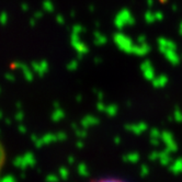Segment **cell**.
<instances>
[{
  "label": "cell",
  "instance_id": "6da1fadb",
  "mask_svg": "<svg viewBox=\"0 0 182 182\" xmlns=\"http://www.w3.org/2000/svg\"><path fill=\"white\" fill-rule=\"evenodd\" d=\"M114 43L119 47V50L124 52L127 54H133V48H134V44H133L132 40L128 36L124 35L122 33H116L113 36Z\"/></svg>",
  "mask_w": 182,
  "mask_h": 182
},
{
  "label": "cell",
  "instance_id": "7a4b0ae2",
  "mask_svg": "<svg viewBox=\"0 0 182 182\" xmlns=\"http://www.w3.org/2000/svg\"><path fill=\"white\" fill-rule=\"evenodd\" d=\"M161 141H163V144L166 145V150H168L169 153H175L178 150V145L173 139V135L168 131H163L161 132Z\"/></svg>",
  "mask_w": 182,
  "mask_h": 182
},
{
  "label": "cell",
  "instance_id": "3957f363",
  "mask_svg": "<svg viewBox=\"0 0 182 182\" xmlns=\"http://www.w3.org/2000/svg\"><path fill=\"white\" fill-rule=\"evenodd\" d=\"M141 74L144 76V78L149 81H153L156 78L155 76V69L153 67V64H151L150 60H144V62L141 64Z\"/></svg>",
  "mask_w": 182,
  "mask_h": 182
},
{
  "label": "cell",
  "instance_id": "277c9868",
  "mask_svg": "<svg viewBox=\"0 0 182 182\" xmlns=\"http://www.w3.org/2000/svg\"><path fill=\"white\" fill-rule=\"evenodd\" d=\"M70 43H72V47L75 48V50H76L78 54H82V55H84V54H87L89 52L88 46L80 41L78 34L72 33V37H70Z\"/></svg>",
  "mask_w": 182,
  "mask_h": 182
},
{
  "label": "cell",
  "instance_id": "5b68a950",
  "mask_svg": "<svg viewBox=\"0 0 182 182\" xmlns=\"http://www.w3.org/2000/svg\"><path fill=\"white\" fill-rule=\"evenodd\" d=\"M133 22H134L133 18H131L128 12L124 10V11L121 12L120 15L116 17V19H115V25H116L118 29H123L126 24H133Z\"/></svg>",
  "mask_w": 182,
  "mask_h": 182
},
{
  "label": "cell",
  "instance_id": "8992f818",
  "mask_svg": "<svg viewBox=\"0 0 182 182\" xmlns=\"http://www.w3.org/2000/svg\"><path fill=\"white\" fill-rule=\"evenodd\" d=\"M31 68L38 77H43L48 70V63L46 60H40V62H32Z\"/></svg>",
  "mask_w": 182,
  "mask_h": 182
},
{
  "label": "cell",
  "instance_id": "52a82bcc",
  "mask_svg": "<svg viewBox=\"0 0 182 182\" xmlns=\"http://www.w3.org/2000/svg\"><path fill=\"white\" fill-rule=\"evenodd\" d=\"M57 141V136H56V134H53V133H47V134L43 135L42 137H40V138L37 139V141L34 143L35 144V147L36 148H41V147L43 146H46V145H50L52 144V143H54V141Z\"/></svg>",
  "mask_w": 182,
  "mask_h": 182
},
{
  "label": "cell",
  "instance_id": "ba28073f",
  "mask_svg": "<svg viewBox=\"0 0 182 182\" xmlns=\"http://www.w3.org/2000/svg\"><path fill=\"white\" fill-rule=\"evenodd\" d=\"M148 128L147 124L145 122H139L135 123V124H126L125 125V129L128 131V132H132L136 135H141Z\"/></svg>",
  "mask_w": 182,
  "mask_h": 182
},
{
  "label": "cell",
  "instance_id": "9c48e42d",
  "mask_svg": "<svg viewBox=\"0 0 182 182\" xmlns=\"http://www.w3.org/2000/svg\"><path fill=\"white\" fill-rule=\"evenodd\" d=\"M158 46H159V50H160L162 54L168 50H177V45H176L172 41L167 40V38H163V37L158 38Z\"/></svg>",
  "mask_w": 182,
  "mask_h": 182
},
{
  "label": "cell",
  "instance_id": "30bf717a",
  "mask_svg": "<svg viewBox=\"0 0 182 182\" xmlns=\"http://www.w3.org/2000/svg\"><path fill=\"white\" fill-rule=\"evenodd\" d=\"M163 55H165V58L168 60V62L170 63L171 65H178L180 63V59H181V57H180V55L177 53V50H166L165 53H163Z\"/></svg>",
  "mask_w": 182,
  "mask_h": 182
},
{
  "label": "cell",
  "instance_id": "8fae6325",
  "mask_svg": "<svg viewBox=\"0 0 182 182\" xmlns=\"http://www.w3.org/2000/svg\"><path fill=\"white\" fill-rule=\"evenodd\" d=\"M100 123V120L93 115H86L84 119L80 122V125H81L82 128H89L91 126H94V125H98Z\"/></svg>",
  "mask_w": 182,
  "mask_h": 182
},
{
  "label": "cell",
  "instance_id": "7c38bea8",
  "mask_svg": "<svg viewBox=\"0 0 182 182\" xmlns=\"http://www.w3.org/2000/svg\"><path fill=\"white\" fill-rule=\"evenodd\" d=\"M149 52H150V45H148L147 43L134 45V48H133V54L137 56H145Z\"/></svg>",
  "mask_w": 182,
  "mask_h": 182
},
{
  "label": "cell",
  "instance_id": "4fadbf2b",
  "mask_svg": "<svg viewBox=\"0 0 182 182\" xmlns=\"http://www.w3.org/2000/svg\"><path fill=\"white\" fill-rule=\"evenodd\" d=\"M168 81H169V79H168L167 75L156 76V78L153 80V86L155 87V88H163V87L167 86Z\"/></svg>",
  "mask_w": 182,
  "mask_h": 182
},
{
  "label": "cell",
  "instance_id": "5bb4252c",
  "mask_svg": "<svg viewBox=\"0 0 182 182\" xmlns=\"http://www.w3.org/2000/svg\"><path fill=\"white\" fill-rule=\"evenodd\" d=\"M169 170L173 173V175H180L182 173V158L176 159L170 166H169Z\"/></svg>",
  "mask_w": 182,
  "mask_h": 182
},
{
  "label": "cell",
  "instance_id": "9a60e30c",
  "mask_svg": "<svg viewBox=\"0 0 182 182\" xmlns=\"http://www.w3.org/2000/svg\"><path fill=\"white\" fill-rule=\"evenodd\" d=\"M20 69L22 70L24 78H25L28 81H32V80H33L34 76H33V70H32V68H30L29 66H27L25 64L21 63V65H20Z\"/></svg>",
  "mask_w": 182,
  "mask_h": 182
},
{
  "label": "cell",
  "instance_id": "2e32d148",
  "mask_svg": "<svg viewBox=\"0 0 182 182\" xmlns=\"http://www.w3.org/2000/svg\"><path fill=\"white\" fill-rule=\"evenodd\" d=\"M22 157H23V161H24V166H25V168L34 167V166H35L36 159L32 153H25Z\"/></svg>",
  "mask_w": 182,
  "mask_h": 182
},
{
  "label": "cell",
  "instance_id": "e0dca14e",
  "mask_svg": "<svg viewBox=\"0 0 182 182\" xmlns=\"http://www.w3.org/2000/svg\"><path fill=\"white\" fill-rule=\"evenodd\" d=\"M159 161L162 166H168L170 165L171 162V157H170V153L168 150H162L159 153Z\"/></svg>",
  "mask_w": 182,
  "mask_h": 182
},
{
  "label": "cell",
  "instance_id": "ac0fdd59",
  "mask_svg": "<svg viewBox=\"0 0 182 182\" xmlns=\"http://www.w3.org/2000/svg\"><path fill=\"white\" fill-rule=\"evenodd\" d=\"M139 154L138 153H129L127 155L123 156V161L125 162H129V163H136L139 161Z\"/></svg>",
  "mask_w": 182,
  "mask_h": 182
},
{
  "label": "cell",
  "instance_id": "d6986e66",
  "mask_svg": "<svg viewBox=\"0 0 182 182\" xmlns=\"http://www.w3.org/2000/svg\"><path fill=\"white\" fill-rule=\"evenodd\" d=\"M64 118H65V112H64V110L60 108L55 109L54 112L52 113V115H50V120L53 121V122H59V121H62Z\"/></svg>",
  "mask_w": 182,
  "mask_h": 182
},
{
  "label": "cell",
  "instance_id": "ffe728a7",
  "mask_svg": "<svg viewBox=\"0 0 182 182\" xmlns=\"http://www.w3.org/2000/svg\"><path fill=\"white\" fill-rule=\"evenodd\" d=\"M77 171H78L79 176H81V177H88V176L90 175L88 167H87L86 163H84V162L79 163V165L77 166Z\"/></svg>",
  "mask_w": 182,
  "mask_h": 182
},
{
  "label": "cell",
  "instance_id": "44dd1931",
  "mask_svg": "<svg viewBox=\"0 0 182 182\" xmlns=\"http://www.w3.org/2000/svg\"><path fill=\"white\" fill-rule=\"evenodd\" d=\"M106 42H108V38L104 35L100 34L99 32H96V33H94V44H97V45H103V44H106Z\"/></svg>",
  "mask_w": 182,
  "mask_h": 182
},
{
  "label": "cell",
  "instance_id": "7402d4cb",
  "mask_svg": "<svg viewBox=\"0 0 182 182\" xmlns=\"http://www.w3.org/2000/svg\"><path fill=\"white\" fill-rule=\"evenodd\" d=\"M118 111H119V109L116 104H109V106H106V113L109 116H115V115L118 114Z\"/></svg>",
  "mask_w": 182,
  "mask_h": 182
},
{
  "label": "cell",
  "instance_id": "603a6c76",
  "mask_svg": "<svg viewBox=\"0 0 182 182\" xmlns=\"http://www.w3.org/2000/svg\"><path fill=\"white\" fill-rule=\"evenodd\" d=\"M13 166L17 168H20V169H22V170H24V169H27L25 168V166H24V161H23V157L22 156H19V157H15V159H13Z\"/></svg>",
  "mask_w": 182,
  "mask_h": 182
},
{
  "label": "cell",
  "instance_id": "cb8c5ba5",
  "mask_svg": "<svg viewBox=\"0 0 182 182\" xmlns=\"http://www.w3.org/2000/svg\"><path fill=\"white\" fill-rule=\"evenodd\" d=\"M58 175L62 178V180H67L68 177H69V171H68L67 168L65 167H60L59 170H58Z\"/></svg>",
  "mask_w": 182,
  "mask_h": 182
},
{
  "label": "cell",
  "instance_id": "d4e9b609",
  "mask_svg": "<svg viewBox=\"0 0 182 182\" xmlns=\"http://www.w3.org/2000/svg\"><path fill=\"white\" fill-rule=\"evenodd\" d=\"M173 119H175L176 122L182 123V111L179 108H176L173 111Z\"/></svg>",
  "mask_w": 182,
  "mask_h": 182
},
{
  "label": "cell",
  "instance_id": "484cf974",
  "mask_svg": "<svg viewBox=\"0 0 182 182\" xmlns=\"http://www.w3.org/2000/svg\"><path fill=\"white\" fill-rule=\"evenodd\" d=\"M75 134H76L77 137H79V138H86L87 135H88V132H87L86 128H78L75 129Z\"/></svg>",
  "mask_w": 182,
  "mask_h": 182
},
{
  "label": "cell",
  "instance_id": "4316f807",
  "mask_svg": "<svg viewBox=\"0 0 182 182\" xmlns=\"http://www.w3.org/2000/svg\"><path fill=\"white\" fill-rule=\"evenodd\" d=\"M139 175H141V177H146V176L149 175V167L147 165H145V163H143V165L141 166V168H139Z\"/></svg>",
  "mask_w": 182,
  "mask_h": 182
},
{
  "label": "cell",
  "instance_id": "83f0119b",
  "mask_svg": "<svg viewBox=\"0 0 182 182\" xmlns=\"http://www.w3.org/2000/svg\"><path fill=\"white\" fill-rule=\"evenodd\" d=\"M149 135H150V138H160V137H161V132L159 131L158 128L154 127V128L150 129Z\"/></svg>",
  "mask_w": 182,
  "mask_h": 182
},
{
  "label": "cell",
  "instance_id": "f1b7e54d",
  "mask_svg": "<svg viewBox=\"0 0 182 182\" xmlns=\"http://www.w3.org/2000/svg\"><path fill=\"white\" fill-rule=\"evenodd\" d=\"M77 68H78V60H77V59L70 60V62L67 64V69L70 70V72H72V70H76Z\"/></svg>",
  "mask_w": 182,
  "mask_h": 182
},
{
  "label": "cell",
  "instance_id": "f546056e",
  "mask_svg": "<svg viewBox=\"0 0 182 182\" xmlns=\"http://www.w3.org/2000/svg\"><path fill=\"white\" fill-rule=\"evenodd\" d=\"M97 109H98V111H100V112H106V103L103 102V101H99V102L97 103Z\"/></svg>",
  "mask_w": 182,
  "mask_h": 182
},
{
  "label": "cell",
  "instance_id": "4dcf8cb0",
  "mask_svg": "<svg viewBox=\"0 0 182 182\" xmlns=\"http://www.w3.org/2000/svg\"><path fill=\"white\" fill-rule=\"evenodd\" d=\"M46 182H58V177L56 175L50 173L46 177Z\"/></svg>",
  "mask_w": 182,
  "mask_h": 182
},
{
  "label": "cell",
  "instance_id": "1f68e13d",
  "mask_svg": "<svg viewBox=\"0 0 182 182\" xmlns=\"http://www.w3.org/2000/svg\"><path fill=\"white\" fill-rule=\"evenodd\" d=\"M15 119L18 121V122H21L22 120L24 119V113L22 112V110H19L17 113H15Z\"/></svg>",
  "mask_w": 182,
  "mask_h": 182
},
{
  "label": "cell",
  "instance_id": "d6a6232c",
  "mask_svg": "<svg viewBox=\"0 0 182 182\" xmlns=\"http://www.w3.org/2000/svg\"><path fill=\"white\" fill-rule=\"evenodd\" d=\"M1 182H17V180L15 179V177L8 175V176H5V177L1 179Z\"/></svg>",
  "mask_w": 182,
  "mask_h": 182
},
{
  "label": "cell",
  "instance_id": "836d02e7",
  "mask_svg": "<svg viewBox=\"0 0 182 182\" xmlns=\"http://www.w3.org/2000/svg\"><path fill=\"white\" fill-rule=\"evenodd\" d=\"M148 158L150 159V160H153V161L158 160L159 159V153L158 151H153L150 155H148Z\"/></svg>",
  "mask_w": 182,
  "mask_h": 182
},
{
  "label": "cell",
  "instance_id": "e575fe53",
  "mask_svg": "<svg viewBox=\"0 0 182 182\" xmlns=\"http://www.w3.org/2000/svg\"><path fill=\"white\" fill-rule=\"evenodd\" d=\"M56 136H57V141H65V139L67 138V135H66V133H64V132L56 133Z\"/></svg>",
  "mask_w": 182,
  "mask_h": 182
},
{
  "label": "cell",
  "instance_id": "d590c367",
  "mask_svg": "<svg viewBox=\"0 0 182 182\" xmlns=\"http://www.w3.org/2000/svg\"><path fill=\"white\" fill-rule=\"evenodd\" d=\"M160 139L161 138H150V144L155 147L159 146V144H160Z\"/></svg>",
  "mask_w": 182,
  "mask_h": 182
},
{
  "label": "cell",
  "instance_id": "8d00e7d4",
  "mask_svg": "<svg viewBox=\"0 0 182 182\" xmlns=\"http://www.w3.org/2000/svg\"><path fill=\"white\" fill-rule=\"evenodd\" d=\"M80 32H82V28L81 27H79V25H76V27H74V29H72V33L78 34V35H79Z\"/></svg>",
  "mask_w": 182,
  "mask_h": 182
},
{
  "label": "cell",
  "instance_id": "74e56055",
  "mask_svg": "<svg viewBox=\"0 0 182 182\" xmlns=\"http://www.w3.org/2000/svg\"><path fill=\"white\" fill-rule=\"evenodd\" d=\"M18 131H19L20 133H22V134H24V133H27L28 129L24 125H19V126H18Z\"/></svg>",
  "mask_w": 182,
  "mask_h": 182
},
{
  "label": "cell",
  "instance_id": "f35d334b",
  "mask_svg": "<svg viewBox=\"0 0 182 182\" xmlns=\"http://www.w3.org/2000/svg\"><path fill=\"white\" fill-rule=\"evenodd\" d=\"M6 79H7V80H10V81H15V77L13 76L12 74H9V72H8V74H6Z\"/></svg>",
  "mask_w": 182,
  "mask_h": 182
},
{
  "label": "cell",
  "instance_id": "ab89813d",
  "mask_svg": "<svg viewBox=\"0 0 182 182\" xmlns=\"http://www.w3.org/2000/svg\"><path fill=\"white\" fill-rule=\"evenodd\" d=\"M94 92H96L97 97H98V100L99 101H102L103 100V93H102V92H101V91H99V90H94Z\"/></svg>",
  "mask_w": 182,
  "mask_h": 182
},
{
  "label": "cell",
  "instance_id": "60d3db41",
  "mask_svg": "<svg viewBox=\"0 0 182 182\" xmlns=\"http://www.w3.org/2000/svg\"><path fill=\"white\" fill-rule=\"evenodd\" d=\"M137 41H138V43H139V44L146 43V37H145L144 35H141V36H138V38H137Z\"/></svg>",
  "mask_w": 182,
  "mask_h": 182
},
{
  "label": "cell",
  "instance_id": "b9f144b4",
  "mask_svg": "<svg viewBox=\"0 0 182 182\" xmlns=\"http://www.w3.org/2000/svg\"><path fill=\"white\" fill-rule=\"evenodd\" d=\"M146 20H147V22H149V23H151V22L154 21V17L151 15V13H147V15H146Z\"/></svg>",
  "mask_w": 182,
  "mask_h": 182
},
{
  "label": "cell",
  "instance_id": "7bdbcfd3",
  "mask_svg": "<svg viewBox=\"0 0 182 182\" xmlns=\"http://www.w3.org/2000/svg\"><path fill=\"white\" fill-rule=\"evenodd\" d=\"M76 147H77V148H79V149L84 148V143H82L81 141H78L76 143Z\"/></svg>",
  "mask_w": 182,
  "mask_h": 182
},
{
  "label": "cell",
  "instance_id": "ee69618b",
  "mask_svg": "<svg viewBox=\"0 0 182 182\" xmlns=\"http://www.w3.org/2000/svg\"><path fill=\"white\" fill-rule=\"evenodd\" d=\"M67 161H68V163H69V165H74V163H75V157L69 156V157H68V159H67Z\"/></svg>",
  "mask_w": 182,
  "mask_h": 182
},
{
  "label": "cell",
  "instance_id": "f6af8a7d",
  "mask_svg": "<svg viewBox=\"0 0 182 182\" xmlns=\"http://www.w3.org/2000/svg\"><path fill=\"white\" fill-rule=\"evenodd\" d=\"M114 143L116 145H119L121 143V138H120V136H115L114 137Z\"/></svg>",
  "mask_w": 182,
  "mask_h": 182
},
{
  "label": "cell",
  "instance_id": "bcb514c9",
  "mask_svg": "<svg viewBox=\"0 0 182 182\" xmlns=\"http://www.w3.org/2000/svg\"><path fill=\"white\" fill-rule=\"evenodd\" d=\"M100 182H121L119 181V180H111V179H108V180H102V181Z\"/></svg>",
  "mask_w": 182,
  "mask_h": 182
},
{
  "label": "cell",
  "instance_id": "7dc6e473",
  "mask_svg": "<svg viewBox=\"0 0 182 182\" xmlns=\"http://www.w3.org/2000/svg\"><path fill=\"white\" fill-rule=\"evenodd\" d=\"M38 138H40V137H37V136H36V135H34V134H33V135H31V139L34 141V143H35V141H37Z\"/></svg>",
  "mask_w": 182,
  "mask_h": 182
},
{
  "label": "cell",
  "instance_id": "c3c4849f",
  "mask_svg": "<svg viewBox=\"0 0 182 182\" xmlns=\"http://www.w3.org/2000/svg\"><path fill=\"white\" fill-rule=\"evenodd\" d=\"M76 100H77V102H80V101L82 100V97L80 96V94H79V96H77L76 97Z\"/></svg>",
  "mask_w": 182,
  "mask_h": 182
},
{
  "label": "cell",
  "instance_id": "681fc988",
  "mask_svg": "<svg viewBox=\"0 0 182 182\" xmlns=\"http://www.w3.org/2000/svg\"><path fill=\"white\" fill-rule=\"evenodd\" d=\"M1 21H2V24H6V15H5V13L2 15V19H1Z\"/></svg>",
  "mask_w": 182,
  "mask_h": 182
},
{
  "label": "cell",
  "instance_id": "f907efd6",
  "mask_svg": "<svg viewBox=\"0 0 182 182\" xmlns=\"http://www.w3.org/2000/svg\"><path fill=\"white\" fill-rule=\"evenodd\" d=\"M54 108H55V109L59 108V103H58V102H54Z\"/></svg>",
  "mask_w": 182,
  "mask_h": 182
},
{
  "label": "cell",
  "instance_id": "816d5d0a",
  "mask_svg": "<svg viewBox=\"0 0 182 182\" xmlns=\"http://www.w3.org/2000/svg\"><path fill=\"white\" fill-rule=\"evenodd\" d=\"M101 62V58L100 57H96L94 58V63H100Z\"/></svg>",
  "mask_w": 182,
  "mask_h": 182
},
{
  "label": "cell",
  "instance_id": "f5cc1de1",
  "mask_svg": "<svg viewBox=\"0 0 182 182\" xmlns=\"http://www.w3.org/2000/svg\"><path fill=\"white\" fill-rule=\"evenodd\" d=\"M15 106H17V108H19V110H21V103L18 102L17 104H15Z\"/></svg>",
  "mask_w": 182,
  "mask_h": 182
},
{
  "label": "cell",
  "instance_id": "db71d44e",
  "mask_svg": "<svg viewBox=\"0 0 182 182\" xmlns=\"http://www.w3.org/2000/svg\"><path fill=\"white\" fill-rule=\"evenodd\" d=\"M6 123H7V124H11V120H10V119H6Z\"/></svg>",
  "mask_w": 182,
  "mask_h": 182
},
{
  "label": "cell",
  "instance_id": "11a10c76",
  "mask_svg": "<svg viewBox=\"0 0 182 182\" xmlns=\"http://www.w3.org/2000/svg\"><path fill=\"white\" fill-rule=\"evenodd\" d=\"M126 104H127V106H132V103H131V101H127Z\"/></svg>",
  "mask_w": 182,
  "mask_h": 182
},
{
  "label": "cell",
  "instance_id": "9f6ffc18",
  "mask_svg": "<svg viewBox=\"0 0 182 182\" xmlns=\"http://www.w3.org/2000/svg\"><path fill=\"white\" fill-rule=\"evenodd\" d=\"M180 34L182 35V23H181V25H180Z\"/></svg>",
  "mask_w": 182,
  "mask_h": 182
}]
</instances>
